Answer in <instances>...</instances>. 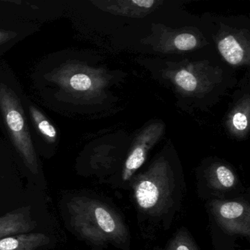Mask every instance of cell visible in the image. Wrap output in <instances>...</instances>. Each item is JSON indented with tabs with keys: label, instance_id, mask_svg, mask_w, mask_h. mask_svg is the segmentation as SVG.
Masks as SVG:
<instances>
[{
	"label": "cell",
	"instance_id": "6da1fadb",
	"mask_svg": "<svg viewBox=\"0 0 250 250\" xmlns=\"http://www.w3.org/2000/svg\"><path fill=\"white\" fill-rule=\"evenodd\" d=\"M70 222L80 237L96 245L126 244L128 229L121 216L107 205L86 197H76L68 204Z\"/></svg>",
	"mask_w": 250,
	"mask_h": 250
},
{
	"label": "cell",
	"instance_id": "7a4b0ae2",
	"mask_svg": "<svg viewBox=\"0 0 250 250\" xmlns=\"http://www.w3.org/2000/svg\"><path fill=\"white\" fill-rule=\"evenodd\" d=\"M0 112L8 135L27 167L39 172L37 154L26 121L21 100L14 88L0 83Z\"/></svg>",
	"mask_w": 250,
	"mask_h": 250
},
{
	"label": "cell",
	"instance_id": "3957f363",
	"mask_svg": "<svg viewBox=\"0 0 250 250\" xmlns=\"http://www.w3.org/2000/svg\"><path fill=\"white\" fill-rule=\"evenodd\" d=\"M173 190L174 182L169 174L165 169H155L134 182V199L142 210L158 214L170 203Z\"/></svg>",
	"mask_w": 250,
	"mask_h": 250
},
{
	"label": "cell",
	"instance_id": "277c9868",
	"mask_svg": "<svg viewBox=\"0 0 250 250\" xmlns=\"http://www.w3.org/2000/svg\"><path fill=\"white\" fill-rule=\"evenodd\" d=\"M211 211L218 225L227 233L250 236V209L247 203L213 200Z\"/></svg>",
	"mask_w": 250,
	"mask_h": 250
},
{
	"label": "cell",
	"instance_id": "5b68a950",
	"mask_svg": "<svg viewBox=\"0 0 250 250\" xmlns=\"http://www.w3.org/2000/svg\"><path fill=\"white\" fill-rule=\"evenodd\" d=\"M26 208L8 212L0 216V239L9 235L27 233L36 228V223Z\"/></svg>",
	"mask_w": 250,
	"mask_h": 250
},
{
	"label": "cell",
	"instance_id": "8992f818",
	"mask_svg": "<svg viewBox=\"0 0 250 250\" xmlns=\"http://www.w3.org/2000/svg\"><path fill=\"white\" fill-rule=\"evenodd\" d=\"M50 238L42 232H27L0 239V250H37L48 245Z\"/></svg>",
	"mask_w": 250,
	"mask_h": 250
},
{
	"label": "cell",
	"instance_id": "52a82bcc",
	"mask_svg": "<svg viewBox=\"0 0 250 250\" xmlns=\"http://www.w3.org/2000/svg\"><path fill=\"white\" fill-rule=\"evenodd\" d=\"M27 109L31 117V121L35 129L39 135L47 143L53 144L58 139V133L56 128L51 124L50 121L34 105L27 101Z\"/></svg>",
	"mask_w": 250,
	"mask_h": 250
},
{
	"label": "cell",
	"instance_id": "ba28073f",
	"mask_svg": "<svg viewBox=\"0 0 250 250\" xmlns=\"http://www.w3.org/2000/svg\"><path fill=\"white\" fill-rule=\"evenodd\" d=\"M218 49L223 58L232 65L239 64L244 58V50L233 36L222 39L219 42Z\"/></svg>",
	"mask_w": 250,
	"mask_h": 250
},
{
	"label": "cell",
	"instance_id": "9c48e42d",
	"mask_svg": "<svg viewBox=\"0 0 250 250\" xmlns=\"http://www.w3.org/2000/svg\"><path fill=\"white\" fill-rule=\"evenodd\" d=\"M210 184L216 189H229L235 186V175L227 167L219 166L215 169Z\"/></svg>",
	"mask_w": 250,
	"mask_h": 250
},
{
	"label": "cell",
	"instance_id": "30bf717a",
	"mask_svg": "<svg viewBox=\"0 0 250 250\" xmlns=\"http://www.w3.org/2000/svg\"><path fill=\"white\" fill-rule=\"evenodd\" d=\"M146 150L143 147H137L133 150L125 162V168L123 172V179L128 181L133 174L146 161Z\"/></svg>",
	"mask_w": 250,
	"mask_h": 250
},
{
	"label": "cell",
	"instance_id": "8fae6325",
	"mask_svg": "<svg viewBox=\"0 0 250 250\" xmlns=\"http://www.w3.org/2000/svg\"><path fill=\"white\" fill-rule=\"evenodd\" d=\"M168 250H199L195 243L188 233L184 231L178 232L172 240Z\"/></svg>",
	"mask_w": 250,
	"mask_h": 250
},
{
	"label": "cell",
	"instance_id": "7c38bea8",
	"mask_svg": "<svg viewBox=\"0 0 250 250\" xmlns=\"http://www.w3.org/2000/svg\"><path fill=\"white\" fill-rule=\"evenodd\" d=\"M177 84L187 91H193L197 87V80L195 77L186 70H182L175 77Z\"/></svg>",
	"mask_w": 250,
	"mask_h": 250
},
{
	"label": "cell",
	"instance_id": "4fadbf2b",
	"mask_svg": "<svg viewBox=\"0 0 250 250\" xmlns=\"http://www.w3.org/2000/svg\"><path fill=\"white\" fill-rule=\"evenodd\" d=\"M175 45L180 50H190L195 47L197 45V40L192 35L181 34L177 36L176 39H175Z\"/></svg>",
	"mask_w": 250,
	"mask_h": 250
},
{
	"label": "cell",
	"instance_id": "5bb4252c",
	"mask_svg": "<svg viewBox=\"0 0 250 250\" xmlns=\"http://www.w3.org/2000/svg\"><path fill=\"white\" fill-rule=\"evenodd\" d=\"M232 123H233L234 126L238 130L246 129L248 125L247 117L241 112H238L234 115L233 118H232Z\"/></svg>",
	"mask_w": 250,
	"mask_h": 250
},
{
	"label": "cell",
	"instance_id": "9a60e30c",
	"mask_svg": "<svg viewBox=\"0 0 250 250\" xmlns=\"http://www.w3.org/2000/svg\"><path fill=\"white\" fill-rule=\"evenodd\" d=\"M17 33L8 30H0V47L6 44L7 42H11L17 37Z\"/></svg>",
	"mask_w": 250,
	"mask_h": 250
},
{
	"label": "cell",
	"instance_id": "2e32d148",
	"mask_svg": "<svg viewBox=\"0 0 250 250\" xmlns=\"http://www.w3.org/2000/svg\"><path fill=\"white\" fill-rule=\"evenodd\" d=\"M132 2L142 8H149L154 4L155 2L153 0H133Z\"/></svg>",
	"mask_w": 250,
	"mask_h": 250
}]
</instances>
